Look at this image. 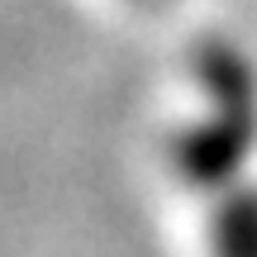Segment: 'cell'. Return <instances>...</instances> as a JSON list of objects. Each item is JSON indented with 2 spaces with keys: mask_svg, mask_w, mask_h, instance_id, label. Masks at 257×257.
I'll return each mask as SVG.
<instances>
[{
  "mask_svg": "<svg viewBox=\"0 0 257 257\" xmlns=\"http://www.w3.org/2000/svg\"><path fill=\"white\" fill-rule=\"evenodd\" d=\"M219 257H257V195H233L219 210Z\"/></svg>",
  "mask_w": 257,
  "mask_h": 257,
  "instance_id": "1",
  "label": "cell"
}]
</instances>
